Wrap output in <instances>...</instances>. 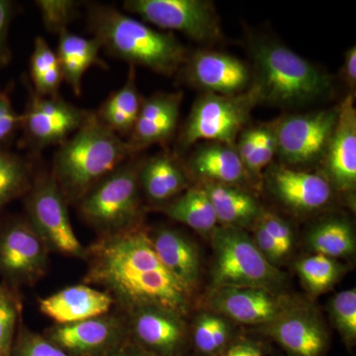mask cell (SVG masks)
Wrapping results in <instances>:
<instances>
[{
    "label": "cell",
    "instance_id": "obj_14",
    "mask_svg": "<svg viewBox=\"0 0 356 356\" xmlns=\"http://www.w3.org/2000/svg\"><path fill=\"white\" fill-rule=\"evenodd\" d=\"M325 168L330 184L343 192L356 185V109L353 95L339 106L334 133L325 154Z\"/></svg>",
    "mask_w": 356,
    "mask_h": 356
},
{
    "label": "cell",
    "instance_id": "obj_27",
    "mask_svg": "<svg viewBox=\"0 0 356 356\" xmlns=\"http://www.w3.org/2000/svg\"><path fill=\"white\" fill-rule=\"evenodd\" d=\"M201 186L210 199L218 222L224 226L240 228L254 222L261 215L257 200L235 185L203 181Z\"/></svg>",
    "mask_w": 356,
    "mask_h": 356
},
{
    "label": "cell",
    "instance_id": "obj_36",
    "mask_svg": "<svg viewBox=\"0 0 356 356\" xmlns=\"http://www.w3.org/2000/svg\"><path fill=\"white\" fill-rule=\"evenodd\" d=\"M17 310L6 290L0 288V356L13 355V341Z\"/></svg>",
    "mask_w": 356,
    "mask_h": 356
},
{
    "label": "cell",
    "instance_id": "obj_10",
    "mask_svg": "<svg viewBox=\"0 0 356 356\" xmlns=\"http://www.w3.org/2000/svg\"><path fill=\"white\" fill-rule=\"evenodd\" d=\"M124 8L161 29L182 33L195 41L222 37L214 6L205 0H127Z\"/></svg>",
    "mask_w": 356,
    "mask_h": 356
},
{
    "label": "cell",
    "instance_id": "obj_29",
    "mask_svg": "<svg viewBox=\"0 0 356 356\" xmlns=\"http://www.w3.org/2000/svg\"><path fill=\"white\" fill-rule=\"evenodd\" d=\"M29 69L28 83L36 95L46 97L60 95L58 91L64 81L60 63L57 54L43 37L35 39Z\"/></svg>",
    "mask_w": 356,
    "mask_h": 356
},
{
    "label": "cell",
    "instance_id": "obj_41",
    "mask_svg": "<svg viewBox=\"0 0 356 356\" xmlns=\"http://www.w3.org/2000/svg\"><path fill=\"white\" fill-rule=\"evenodd\" d=\"M219 316L215 314L204 313L199 316L194 325V343L201 353L211 355L215 353L213 344L215 327Z\"/></svg>",
    "mask_w": 356,
    "mask_h": 356
},
{
    "label": "cell",
    "instance_id": "obj_21",
    "mask_svg": "<svg viewBox=\"0 0 356 356\" xmlns=\"http://www.w3.org/2000/svg\"><path fill=\"white\" fill-rule=\"evenodd\" d=\"M271 188L287 207L302 212H313L329 203L332 185L321 175L290 170L278 165L270 175Z\"/></svg>",
    "mask_w": 356,
    "mask_h": 356
},
{
    "label": "cell",
    "instance_id": "obj_39",
    "mask_svg": "<svg viewBox=\"0 0 356 356\" xmlns=\"http://www.w3.org/2000/svg\"><path fill=\"white\" fill-rule=\"evenodd\" d=\"M255 221L261 225L274 240L280 245L285 254H289L293 245V232L282 218L269 212H262Z\"/></svg>",
    "mask_w": 356,
    "mask_h": 356
},
{
    "label": "cell",
    "instance_id": "obj_33",
    "mask_svg": "<svg viewBox=\"0 0 356 356\" xmlns=\"http://www.w3.org/2000/svg\"><path fill=\"white\" fill-rule=\"evenodd\" d=\"M47 31L60 34L67 30L79 15L81 2L74 0H37L35 1Z\"/></svg>",
    "mask_w": 356,
    "mask_h": 356
},
{
    "label": "cell",
    "instance_id": "obj_20",
    "mask_svg": "<svg viewBox=\"0 0 356 356\" xmlns=\"http://www.w3.org/2000/svg\"><path fill=\"white\" fill-rule=\"evenodd\" d=\"M267 330L292 356H321L327 346L325 327L312 312L287 310L270 323Z\"/></svg>",
    "mask_w": 356,
    "mask_h": 356
},
{
    "label": "cell",
    "instance_id": "obj_30",
    "mask_svg": "<svg viewBox=\"0 0 356 356\" xmlns=\"http://www.w3.org/2000/svg\"><path fill=\"white\" fill-rule=\"evenodd\" d=\"M309 245L316 254L331 259L346 257L355 252V238L348 222L327 220L312 229Z\"/></svg>",
    "mask_w": 356,
    "mask_h": 356
},
{
    "label": "cell",
    "instance_id": "obj_46",
    "mask_svg": "<svg viewBox=\"0 0 356 356\" xmlns=\"http://www.w3.org/2000/svg\"><path fill=\"white\" fill-rule=\"evenodd\" d=\"M245 348V343L234 344L226 351L224 356H243Z\"/></svg>",
    "mask_w": 356,
    "mask_h": 356
},
{
    "label": "cell",
    "instance_id": "obj_3",
    "mask_svg": "<svg viewBox=\"0 0 356 356\" xmlns=\"http://www.w3.org/2000/svg\"><path fill=\"white\" fill-rule=\"evenodd\" d=\"M127 140L91 111L83 126L58 146L53 175L67 202L77 203L103 178L137 154Z\"/></svg>",
    "mask_w": 356,
    "mask_h": 356
},
{
    "label": "cell",
    "instance_id": "obj_24",
    "mask_svg": "<svg viewBox=\"0 0 356 356\" xmlns=\"http://www.w3.org/2000/svg\"><path fill=\"white\" fill-rule=\"evenodd\" d=\"M189 168L203 181L236 185L247 177L238 152L231 145L213 143L199 147L189 159Z\"/></svg>",
    "mask_w": 356,
    "mask_h": 356
},
{
    "label": "cell",
    "instance_id": "obj_35",
    "mask_svg": "<svg viewBox=\"0 0 356 356\" xmlns=\"http://www.w3.org/2000/svg\"><path fill=\"white\" fill-rule=\"evenodd\" d=\"M11 91L13 83L0 88V151H10L22 125V115L14 109Z\"/></svg>",
    "mask_w": 356,
    "mask_h": 356
},
{
    "label": "cell",
    "instance_id": "obj_16",
    "mask_svg": "<svg viewBox=\"0 0 356 356\" xmlns=\"http://www.w3.org/2000/svg\"><path fill=\"white\" fill-rule=\"evenodd\" d=\"M123 323L111 316H100L69 325H58L49 332V341L72 355L97 356L121 341Z\"/></svg>",
    "mask_w": 356,
    "mask_h": 356
},
{
    "label": "cell",
    "instance_id": "obj_7",
    "mask_svg": "<svg viewBox=\"0 0 356 356\" xmlns=\"http://www.w3.org/2000/svg\"><path fill=\"white\" fill-rule=\"evenodd\" d=\"M259 102L254 86L236 95L206 93L193 105L180 133V145L185 147L205 140L233 146Z\"/></svg>",
    "mask_w": 356,
    "mask_h": 356
},
{
    "label": "cell",
    "instance_id": "obj_38",
    "mask_svg": "<svg viewBox=\"0 0 356 356\" xmlns=\"http://www.w3.org/2000/svg\"><path fill=\"white\" fill-rule=\"evenodd\" d=\"M11 356H72L44 337L25 334Z\"/></svg>",
    "mask_w": 356,
    "mask_h": 356
},
{
    "label": "cell",
    "instance_id": "obj_2",
    "mask_svg": "<svg viewBox=\"0 0 356 356\" xmlns=\"http://www.w3.org/2000/svg\"><path fill=\"white\" fill-rule=\"evenodd\" d=\"M88 26L102 49L135 67L170 76L188 58L186 49L172 33L154 30L112 6L88 4Z\"/></svg>",
    "mask_w": 356,
    "mask_h": 356
},
{
    "label": "cell",
    "instance_id": "obj_43",
    "mask_svg": "<svg viewBox=\"0 0 356 356\" xmlns=\"http://www.w3.org/2000/svg\"><path fill=\"white\" fill-rule=\"evenodd\" d=\"M259 134H261V127L250 128L245 131L241 137L238 142V147L236 149L241 161H242L243 166H245V172L250 159L252 158L259 140Z\"/></svg>",
    "mask_w": 356,
    "mask_h": 356
},
{
    "label": "cell",
    "instance_id": "obj_15",
    "mask_svg": "<svg viewBox=\"0 0 356 356\" xmlns=\"http://www.w3.org/2000/svg\"><path fill=\"white\" fill-rule=\"evenodd\" d=\"M186 76L209 93L236 95L248 88L252 74L238 58L218 51H201L187 58Z\"/></svg>",
    "mask_w": 356,
    "mask_h": 356
},
{
    "label": "cell",
    "instance_id": "obj_18",
    "mask_svg": "<svg viewBox=\"0 0 356 356\" xmlns=\"http://www.w3.org/2000/svg\"><path fill=\"white\" fill-rule=\"evenodd\" d=\"M132 329L143 346L163 356L175 355L186 339V327L181 315L159 307H142L132 310Z\"/></svg>",
    "mask_w": 356,
    "mask_h": 356
},
{
    "label": "cell",
    "instance_id": "obj_37",
    "mask_svg": "<svg viewBox=\"0 0 356 356\" xmlns=\"http://www.w3.org/2000/svg\"><path fill=\"white\" fill-rule=\"evenodd\" d=\"M276 153V140L271 127H261L259 140L252 158L247 168V173L261 177L262 170L273 161Z\"/></svg>",
    "mask_w": 356,
    "mask_h": 356
},
{
    "label": "cell",
    "instance_id": "obj_9",
    "mask_svg": "<svg viewBox=\"0 0 356 356\" xmlns=\"http://www.w3.org/2000/svg\"><path fill=\"white\" fill-rule=\"evenodd\" d=\"M28 222L46 243L60 254L83 257L86 250L70 222L67 202L51 175L33 181L26 200Z\"/></svg>",
    "mask_w": 356,
    "mask_h": 356
},
{
    "label": "cell",
    "instance_id": "obj_47",
    "mask_svg": "<svg viewBox=\"0 0 356 356\" xmlns=\"http://www.w3.org/2000/svg\"><path fill=\"white\" fill-rule=\"evenodd\" d=\"M114 356H146L142 355V353H138V351L133 350H120L119 353H117Z\"/></svg>",
    "mask_w": 356,
    "mask_h": 356
},
{
    "label": "cell",
    "instance_id": "obj_13",
    "mask_svg": "<svg viewBox=\"0 0 356 356\" xmlns=\"http://www.w3.org/2000/svg\"><path fill=\"white\" fill-rule=\"evenodd\" d=\"M208 302L222 317L245 325H269L289 310L284 300L264 288L215 287Z\"/></svg>",
    "mask_w": 356,
    "mask_h": 356
},
{
    "label": "cell",
    "instance_id": "obj_6",
    "mask_svg": "<svg viewBox=\"0 0 356 356\" xmlns=\"http://www.w3.org/2000/svg\"><path fill=\"white\" fill-rule=\"evenodd\" d=\"M215 287L264 288L273 291L283 283L278 270L240 228L222 227L212 233Z\"/></svg>",
    "mask_w": 356,
    "mask_h": 356
},
{
    "label": "cell",
    "instance_id": "obj_25",
    "mask_svg": "<svg viewBox=\"0 0 356 356\" xmlns=\"http://www.w3.org/2000/svg\"><path fill=\"white\" fill-rule=\"evenodd\" d=\"M140 186L153 202L177 197L187 187L186 175L170 154H159L140 165Z\"/></svg>",
    "mask_w": 356,
    "mask_h": 356
},
{
    "label": "cell",
    "instance_id": "obj_8",
    "mask_svg": "<svg viewBox=\"0 0 356 356\" xmlns=\"http://www.w3.org/2000/svg\"><path fill=\"white\" fill-rule=\"evenodd\" d=\"M29 91L27 104L22 114V147L32 153L51 146H60L83 125L91 111L79 108L65 102L62 96L46 97L33 91L24 79Z\"/></svg>",
    "mask_w": 356,
    "mask_h": 356
},
{
    "label": "cell",
    "instance_id": "obj_22",
    "mask_svg": "<svg viewBox=\"0 0 356 356\" xmlns=\"http://www.w3.org/2000/svg\"><path fill=\"white\" fill-rule=\"evenodd\" d=\"M149 236L163 266L191 291L200 276V257L193 243L172 229H159Z\"/></svg>",
    "mask_w": 356,
    "mask_h": 356
},
{
    "label": "cell",
    "instance_id": "obj_28",
    "mask_svg": "<svg viewBox=\"0 0 356 356\" xmlns=\"http://www.w3.org/2000/svg\"><path fill=\"white\" fill-rule=\"evenodd\" d=\"M163 212L175 221L201 234H212L217 218L207 193L201 185L187 189L182 195L163 206Z\"/></svg>",
    "mask_w": 356,
    "mask_h": 356
},
{
    "label": "cell",
    "instance_id": "obj_31",
    "mask_svg": "<svg viewBox=\"0 0 356 356\" xmlns=\"http://www.w3.org/2000/svg\"><path fill=\"white\" fill-rule=\"evenodd\" d=\"M32 161L10 151H0V210L31 189Z\"/></svg>",
    "mask_w": 356,
    "mask_h": 356
},
{
    "label": "cell",
    "instance_id": "obj_12",
    "mask_svg": "<svg viewBox=\"0 0 356 356\" xmlns=\"http://www.w3.org/2000/svg\"><path fill=\"white\" fill-rule=\"evenodd\" d=\"M47 250L29 222H7L0 229V273L18 282H33L44 273Z\"/></svg>",
    "mask_w": 356,
    "mask_h": 356
},
{
    "label": "cell",
    "instance_id": "obj_32",
    "mask_svg": "<svg viewBox=\"0 0 356 356\" xmlns=\"http://www.w3.org/2000/svg\"><path fill=\"white\" fill-rule=\"evenodd\" d=\"M296 269L300 280L312 295L322 294L331 289L343 273L341 264L318 254L304 257L296 264Z\"/></svg>",
    "mask_w": 356,
    "mask_h": 356
},
{
    "label": "cell",
    "instance_id": "obj_17",
    "mask_svg": "<svg viewBox=\"0 0 356 356\" xmlns=\"http://www.w3.org/2000/svg\"><path fill=\"white\" fill-rule=\"evenodd\" d=\"M181 92H159L143 100L139 116L128 143L137 153L172 138L179 118Z\"/></svg>",
    "mask_w": 356,
    "mask_h": 356
},
{
    "label": "cell",
    "instance_id": "obj_23",
    "mask_svg": "<svg viewBox=\"0 0 356 356\" xmlns=\"http://www.w3.org/2000/svg\"><path fill=\"white\" fill-rule=\"evenodd\" d=\"M58 43L56 54L62 70L63 79L69 84L76 96L83 93L84 74L97 65L107 69V65L99 57L102 46L97 40L84 38L65 30L58 35Z\"/></svg>",
    "mask_w": 356,
    "mask_h": 356
},
{
    "label": "cell",
    "instance_id": "obj_44",
    "mask_svg": "<svg viewBox=\"0 0 356 356\" xmlns=\"http://www.w3.org/2000/svg\"><path fill=\"white\" fill-rule=\"evenodd\" d=\"M343 76L346 83L353 90L356 86V47L353 46L346 51L344 58Z\"/></svg>",
    "mask_w": 356,
    "mask_h": 356
},
{
    "label": "cell",
    "instance_id": "obj_34",
    "mask_svg": "<svg viewBox=\"0 0 356 356\" xmlns=\"http://www.w3.org/2000/svg\"><path fill=\"white\" fill-rule=\"evenodd\" d=\"M332 323L346 341L356 339V291L344 290L334 295L331 302Z\"/></svg>",
    "mask_w": 356,
    "mask_h": 356
},
{
    "label": "cell",
    "instance_id": "obj_11",
    "mask_svg": "<svg viewBox=\"0 0 356 356\" xmlns=\"http://www.w3.org/2000/svg\"><path fill=\"white\" fill-rule=\"evenodd\" d=\"M339 116V107L284 117L273 131L276 153L288 165H303L324 154Z\"/></svg>",
    "mask_w": 356,
    "mask_h": 356
},
{
    "label": "cell",
    "instance_id": "obj_19",
    "mask_svg": "<svg viewBox=\"0 0 356 356\" xmlns=\"http://www.w3.org/2000/svg\"><path fill=\"white\" fill-rule=\"evenodd\" d=\"M112 298L109 293L76 285L40 300L39 308L58 325L74 324L108 313L114 303Z\"/></svg>",
    "mask_w": 356,
    "mask_h": 356
},
{
    "label": "cell",
    "instance_id": "obj_4",
    "mask_svg": "<svg viewBox=\"0 0 356 356\" xmlns=\"http://www.w3.org/2000/svg\"><path fill=\"white\" fill-rule=\"evenodd\" d=\"M254 62L259 102L292 106L314 102L330 92L331 79L290 49L276 43L255 47Z\"/></svg>",
    "mask_w": 356,
    "mask_h": 356
},
{
    "label": "cell",
    "instance_id": "obj_40",
    "mask_svg": "<svg viewBox=\"0 0 356 356\" xmlns=\"http://www.w3.org/2000/svg\"><path fill=\"white\" fill-rule=\"evenodd\" d=\"M15 6L10 0H0V69L7 67L13 60L9 30L15 14Z\"/></svg>",
    "mask_w": 356,
    "mask_h": 356
},
{
    "label": "cell",
    "instance_id": "obj_45",
    "mask_svg": "<svg viewBox=\"0 0 356 356\" xmlns=\"http://www.w3.org/2000/svg\"><path fill=\"white\" fill-rule=\"evenodd\" d=\"M243 356H262V351L257 344L245 343Z\"/></svg>",
    "mask_w": 356,
    "mask_h": 356
},
{
    "label": "cell",
    "instance_id": "obj_1",
    "mask_svg": "<svg viewBox=\"0 0 356 356\" xmlns=\"http://www.w3.org/2000/svg\"><path fill=\"white\" fill-rule=\"evenodd\" d=\"M86 283L102 285L131 310L159 307L186 314L191 290L159 259L146 232L107 235L91 248Z\"/></svg>",
    "mask_w": 356,
    "mask_h": 356
},
{
    "label": "cell",
    "instance_id": "obj_42",
    "mask_svg": "<svg viewBox=\"0 0 356 356\" xmlns=\"http://www.w3.org/2000/svg\"><path fill=\"white\" fill-rule=\"evenodd\" d=\"M254 242L262 254L266 257L267 261L271 264H277L282 261L285 257L284 252L281 250L277 242L262 228L259 222H254Z\"/></svg>",
    "mask_w": 356,
    "mask_h": 356
},
{
    "label": "cell",
    "instance_id": "obj_5",
    "mask_svg": "<svg viewBox=\"0 0 356 356\" xmlns=\"http://www.w3.org/2000/svg\"><path fill=\"white\" fill-rule=\"evenodd\" d=\"M134 156L103 178L77 202L83 219L107 235L133 229L139 220L142 163Z\"/></svg>",
    "mask_w": 356,
    "mask_h": 356
},
{
    "label": "cell",
    "instance_id": "obj_48",
    "mask_svg": "<svg viewBox=\"0 0 356 356\" xmlns=\"http://www.w3.org/2000/svg\"><path fill=\"white\" fill-rule=\"evenodd\" d=\"M0 288H1V287H0Z\"/></svg>",
    "mask_w": 356,
    "mask_h": 356
},
{
    "label": "cell",
    "instance_id": "obj_26",
    "mask_svg": "<svg viewBox=\"0 0 356 356\" xmlns=\"http://www.w3.org/2000/svg\"><path fill=\"white\" fill-rule=\"evenodd\" d=\"M142 102L136 83V69L130 65L124 86L112 92L95 113L103 125L123 139L132 133Z\"/></svg>",
    "mask_w": 356,
    "mask_h": 356
}]
</instances>
